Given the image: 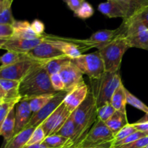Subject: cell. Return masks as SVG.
I'll use <instances>...</instances> for the list:
<instances>
[{
	"label": "cell",
	"mask_w": 148,
	"mask_h": 148,
	"mask_svg": "<svg viewBox=\"0 0 148 148\" xmlns=\"http://www.w3.org/2000/svg\"><path fill=\"white\" fill-rule=\"evenodd\" d=\"M18 101H4L0 105V131H1V127L7 117V114H9L10 110L15 106L16 104L18 103Z\"/></svg>",
	"instance_id": "1f68e13d"
},
{
	"label": "cell",
	"mask_w": 148,
	"mask_h": 148,
	"mask_svg": "<svg viewBox=\"0 0 148 148\" xmlns=\"http://www.w3.org/2000/svg\"><path fill=\"white\" fill-rule=\"evenodd\" d=\"M148 146V135L139 139L130 144L124 145L114 148H145Z\"/></svg>",
	"instance_id": "f35d334b"
},
{
	"label": "cell",
	"mask_w": 148,
	"mask_h": 148,
	"mask_svg": "<svg viewBox=\"0 0 148 148\" xmlns=\"http://www.w3.org/2000/svg\"><path fill=\"white\" fill-rule=\"evenodd\" d=\"M6 98V92L5 91L3 90V88H1V86L0 85V101L4 102Z\"/></svg>",
	"instance_id": "bcb514c9"
},
{
	"label": "cell",
	"mask_w": 148,
	"mask_h": 148,
	"mask_svg": "<svg viewBox=\"0 0 148 148\" xmlns=\"http://www.w3.org/2000/svg\"><path fill=\"white\" fill-rule=\"evenodd\" d=\"M0 49H1V48H0Z\"/></svg>",
	"instance_id": "9f6ffc18"
},
{
	"label": "cell",
	"mask_w": 148,
	"mask_h": 148,
	"mask_svg": "<svg viewBox=\"0 0 148 148\" xmlns=\"http://www.w3.org/2000/svg\"><path fill=\"white\" fill-rule=\"evenodd\" d=\"M130 18L140 22L148 28V6L140 8Z\"/></svg>",
	"instance_id": "e575fe53"
},
{
	"label": "cell",
	"mask_w": 148,
	"mask_h": 148,
	"mask_svg": "<svg viewBox=\"0 0 148 148\" xmlns=\"http://www.w3.org/2000/svg\"><path fill=\"white\" fill-rule=\"evenodd\" d=\"M97 111L98 107L95 98L92 92L90 90L82 103L72 113L77 127L76 146L85 137L87 133L98 119Z\"/></svg>",
	"instance_id": "7a4b0ae2"
},
{
	"label": "cell",
	"mask_w": 148,
	"mask_h": 148,
	"mask_svg": "<svg viewBox=\"0 0 148 148\" xmlns=\"http://www.w3.org/2000/svg\"><path fill=\"white\" fill-rule=\"evenodd\" d=\"M50 80L53 89L56 92L64 90V84L63 80H62L59 73L50 75Z\"/></svg>",
	"instance_id": "8d00e7d4"
},
{
	"label": "cell",
	"mask_w": 148,
	"mask_h": 148,
	"mask_svg": "<svg viewBox=\"0 0 148 148\" xmlns=\"http://www.w3.org/2000/svg\"><path fill=\"white\" fill-rule=\"evenodd\" d=\"M71 62H72V59H69L67 56H64L49 61L45 64L44 66L49 75H51L53 74L59 73L65 66L69 64Z\"/></svg>",
	"instance_id": "d4e9b609"
},
{
	"label": "cell",
	"mask_w": 148,
	"mask_h": 148,
	"mask_svg": "<svg viewBox=\"0 0 148 148\" xmlns=\"http://www.w3.org/2000/svg\"><path fill=\"white\" fill-rule=\"evenodd\" d=\"M28 59H30V57L27 55V53L7 51V53L0 56V63L1 64V66H8Z\"/></svg>",
	"instance_id": "484cf974"
},
{
	"label": "cell",
	"mask_w": 148,
	"mask_h": 148,
	"mask_svg": "<svg viewBox=\"0 0 148 148\" xmlns=\"http://www.w3.org/2000/svg\"><path fill=\"white\" fill-rule=\"evenodd\" d=\"M33 113L28 101H20L15 105V129L14 136L24 130L31 119Z\"/></svg>",
	"instance_id": "ac0fdd59"
},
{
	"label": "cell",
	"mask_w": 148,
	"mask_h": 148,
	"mask_svg": "<svg viewBox=\"0 0 148 148\" xmlns=\"http://www.w3.org/2000/svg\"><path fill=\"white\" fill-rule=\"evenodd\" d=\"M72 62L83 75H88L90 79H98L105 72L103 62L98 51L82 54L76 59H72Z\"/></svg>",
	"instance_id": "52a82bcc"
},
{
	"label": "cell",
	"mask_w": 148,
	"mask_h": 148,
	"mask_svg": "<svg viewBox=\"0 0 148 148\" xmlns=\"http://www.w3.org/2000/svg\"><path fill=\"white\" fill-rule=\"evenodd\" d=\"M55 94H47V95H40V96L33 98V99L29 100L28 102L33 114L38 112L43 107H44L52 99Z\"/></svg>",
	"instance_id": "83f0119b"
},
{
	"label": "cell",
	"mask_w": 148,
	"mask_h": 148,
	"mask_svg": "<svg viewBox=\"0 0 148 148\" xmlns=\"http://www.w3.org/2000/svg\"><path fill=\"white\" fill-rule=\"evenodd\" d=\"M145 136H147V134L146 133L141 131H137L133 133V134H130L127 138L124 139V140H121L119 142H117V143H114V147L124 145L130 144V143H133V142L136 141V140H139V139L142 138V137H145Z\"/></svg>",
	"instance_id": "d590c367"
},
{
	"label": "cell",
	"mask_w": 148,
	"mask_h": 148,
	"mask_svg": "<svg viewBox=\"0 0 148 148\" xmlns=\"http://www.w3.org/2000/svg\"><path fill=\"white\" fill-rule=\"evenodd\" d=\"M129 49H130V46L125 33H123L103 48L98 50L103 62L105 72H119L123 56Z\"/></svg>",
	"instance_id": "277c9868"
},
{
	"label": "cell",
	"mask_w": 148,
	"mask_h": 148,
	"mask_svg": "<svg viewBox=\"0 0 148 148\" xmlns=\"http://www.w3.org/2000/svg\"><path fill=\"white\" fill-rule=\"evenodd\" d=\"M72 113L68 111L64 102L40 124L46 136L55 134L62 128Z\"/></svg>",
	"instance_id": "7c38bea8"
},
{
	"label": "cell",
	"mask_w": 148,
	"mask_h": 148,
	"mask_svg": "<svg viewBox=\"0 0 148 148\" xmlns=\"http://www.w3.org/2000/svg\"><path fill=\"white\" fill-rule=\"evenodd\" d=\"M126 27L125 36L130 48L148 51V28L137 20L129 18L123 20Z\"/></svg>",
	"instance_id": "ba28073f"
},
{
	"label": "cell",
	"mask_w": 148,
	"mask_h": 148,
	"mask_svg": "<svg viewBox=\"0 0 148 148\" xmlns=\"http://www.w3.org/2000/svg\"><path fill=\"white\" fill-rule=\"evenodd\" d=\"M133 124L137 131L143 132L148 135V123H134Z\"/></svg>",
	"instance_id": "7bdbcfd3"
},
{
	"label": "cell",
	"mask_w": 148,
	"mask_h": 148,
	"mask_svg": "<svg viewBox=\"0 0 148 148\" xmlns=\"http://www.w3.org/2000/svg\"><path fill=\"white\" fill-rule=\"evenodd\" d=\"M7 40H8V39H0V48H1V47L3 46V45L7 42Z\"/></svg>",
	"instance_id": "f907efd6"
},
{
	"label": "cell",
	"mask_w": 148,
	"mask_h": 148,
	"mask_svg": "<svg viewBox=\"0 0 148 148\" xmlns=\"http://www.w3.org/2000/svg\"><path fill=\"white\" fill-rule=\"evenodd\" d=\"M94 12L95 10L93 7L89 2L85 1L76 11L74 12V15L82 20H87L92 17Z\"/></svg>",
	"instance_id": "f1b7e54d"
},
{
	"label": "cell",
	"mask_w": 148,
	"mask_h": 148,
	"mask_svg": "<svg viewBox=\"0 0 148 148\" xmlns=\"http://www.w3.org/2000/svg\"><path fill=\"white\" fill-rule=\"evenodd\" d=\"M46 62H41L33 66L20 80L19 95L20 101H29L38 96L55 94L50 80V75L45 68Z\"/></svg>",
	"instance_id": "6da1fadb"
},
{
	"label": "cell",
	"mask_w": 148,
	"mask_h": 148,
	"mask_svg": "<svg viewBox=\"0 0 148 148\" xmlns=\"http://www.w3.org/2000/svg\"><path fill=\"white\" fill-rule=\"evenodd\" d=\"M116 109L111 103H107L98 108V118L106 122L113 114L115 113Z\"/></svg>",
	"instance_id": "4dcf8cb0"
},
{
	"label": "cell",
	"mask_w": 148,
	"mask_h": 148,
	"mask_svg": "<svg viewBox=\"0 0 148 148\" xmlns=\"http://www.w3.org/2000/svg\"><path fill=\"white\" fill-rule=\"evenodd\" d=\"M23 148H49V147H47L46 145H44L43 143H40V144H34V145H25Z\"/></svg>",
	"instance_id": "f6af8a7d"
},
{
	"label": "cell",
	"mask_w": 148,
	"mask_h": 148,
	"mask_svg": "<svg viewBox=\"0 0 148 148\" xmlns=\"http://www.w3.org/2000/svg\"><path fill=\"white\" fill-rule=\"evenodd\" d=\"M145 148H148V146H147V147H145Z\"/></svg>",
	"instance_id": "db71d44e"
},
{
	"label": "cell",
	"mask_w": 148,
	"mask_h": 148,
	"mask_svg": "<svg viewBox=\"0 0 148 148\" xmlns=\"http://www.w3.org/2000/svg\"><path fill=\"white\" fill-rule=\"evenodd\" d=\"M137 131V130L134 127V124H128L125 127H123L117 134L114 135V143H117V142H119L121 140H124V139L127 138L130 134H133V133Z\"/></svg>",
	"instance_id": "d6a6232c"
},
{
	"label": "cell",
	"mask_w": 148,
	"mask_h": 148,
	"mask_svg": "<svg viewBox=\"0 0 148 148\" xmlns=\"http://www.w3.org/2000/svg\"><path fill=\"white\" fill-rule=\"evenodd\" d=\"M35 127L25 128L20 132L14 135L11 140L7 143L5 141L6 148H23L27 145L32 134L34 132Z\"/></svg>",
	"instance_id": "44dd1931"
},
{
	"label": "cell",
	"mask_w": 148,
	"mask_h": 148,
	"mask_svg": "<svg viewBox=\"0 0 148 148\" xmlns=\"http://www.w3.org/2000/svg\"><path fill=\"white\" fill-rule=\"evenodd\" d=\"M68 142L67 138L55 134L47 136L42 143L49 148H66Z\"/></svg>",
	"instance_id": "4316f807"
},
{
	"label": "cell",
	"mask_w": 148,
	"mask_h": 148,
	"mask_svg": "<svg viewBox=\"0 0 148 148\" xmlns=\"http://www.w3.org/2000/svg\"><path fill=\"white\" fill-rule=\"evenodd\" d=\"M12 27L13 36L11 38L31 40L42 37L34 33L31 27V24L26 20H15Z\"/></svg>",
	"instance_id": "d6986e66"
},
{
	"label": "cell",
	"mask_w": 148,
	"mask_h": 148,
	"mask_svg": "<svg viewBox=\"0 0 148 148\" xmlns=\"http://www.w3.org/2000/svg\"><path fill=\"white\" fill-rule=\"evenodd\" d=\"M1 1H2V0H0V3H1Z\"/></svg>",
	"instance_id": "11a10c76"
},
{
	"label": "cell",
	"mask_w": 148,
	"mask_h": 148,
	"mask_svg": "<svg viewBox=\"0 0 148 148\" xmlns=\"http://www.w3.org/2000/svg\"><path fill=\"white\" fill-rule=\"evenodd\" d=\"M142 7L148 6V0H138Z\"/></svg>",
	"instance_id": "c3c4849f"
},
{
	"label": "cell",
	"mask_w": 148,
	"mask_h": 148,
	"mask_svg": "<svg viewBox=\"0 0 148 148\" xmlns=\"http://www.w3.org/2000/svg\"><path fill=\"white\" fill-rule=\"evenodd\" d=\"M114 1L127 3V4L133 6V7H134V8L137 9V10H139L140 8H142L141 5H140V2H139L138 0H114Z\"/></svg>",
	"instance_id": "ee69618b"
},
{
	"label": "cell",
	"mask_w": 148,
	"mask_h": 148,
	"mask_svg": "<svg viewBox=\"0 0 148 148\" xmlns=\"http://www.w3.org/2000/svg\"><path fill=\"white\" fill-rule=\"evenodd\" d=\"M5 141H4V143H3V145H1V148H6L5 147Z\"/></svg>",
	"instance_id": "816d5d0a"
},
{
	"label": "cell",
	"mask_w": 148,
	"mask_h": 148,
	"mask_svg": "<svg viewBox=\"0 0 148 148\" xmlns=\"http://www.w3.org/2000/svg\"><path fill=\"white\" fill-rule=\"evenodd\" d=\"M20 83V81L0 79V85L6 92V98L4 101H20V95H19Z\"/></svg>",
	"instance_id": "7402d4cb"
},
{
	"label": "cell",
	"mask_w": 148,
	"mask_h": 148,
	"mask_svg": "<svg viewBox=\"0 0 148 148\" xmlns=\"http://www.w3.org/2000/svg\"><path fill=\"white\" fill-rule=\"evenodd\" d=\"M89 91L88 86L85 82H84L68 92L64 101V103L65 104L68 111L72 113L78 108L87 98Z\"/></svg>",
	"instance_id": "e0dca14e"
},
{
	"label": "cell",
	"mask_w": 148,
	"mask_h": 148,
	"mask_svg": "<svg viewBox=\"0 0 148 148\" xmlns=\"http://www.w3.org/2000/svg\"><path fill=\"white\" fill-rule=\"evenodd\" d=\"M12 13L11 7L0 13V25H12L15 21Z\"/></svg>",
	"instance_id": "74e56055"
},
{
	"label": "cell",
	"mask_w": 148,
	"mask_h": 148,
	"mask_svg": "<svg viewBox=\"0 0 148 148\" xmlns=\"http://www.w3.org/2000/svg\"><path fill=\"white\" fill-rule=\"evenodd\" d=\"M3 103V101H0V105H1V103Z\"/></svg>",
	"instance_id": "f5cc1de1"
},
{
	"label": "cell",
	"mask_w": 148,
	"mask_h": 148,
	"mask_svg": "<svg viewBox=\"0 0 148 148\" xmlns=\"http://www.w3.org/2000/svg\"><path fill=\"white\" fill-rule=\"evenodd\" d=\"M67 93V91L65 90L56 92L52 99L44 107L32 115L31 119L25 128H29V127L36 128L39 127L64 102Z\"/></svg>",
	"instance_id": "8fae6325"
},
{
	"label": "cell",
	"mask_w": 148,
	"mask_h": 148,
	"mask_svg": "<svg viewBox=\"0 0 148 148\" xmlns=\"http://www.w3.org/2000/svg\"><path fill=\"white\" fill-rule=\"evenodd\" d=\"M41 62H44L30 58L8 66H0V79L20 81L33 66Z\"/></svg>",
	"instance_id": "30bf717a"
},
{
	"label": "cell",
	"mask_w": 148,
	"mask_h": 148,
	"mask_svg": "<svg viewBox=\"0 0 148 148\" xmlns=\"http://www.w3.org/2000/svg\"><path fill=\"white\" fill-rule=\"evenodd\" d=\"M45 38L53 46L58 48L65 56L71 59L79 57L82 54V52L85 51V48L81 45L65 41V40H62L60 37L45 34Z\"/></svg>",
	"instance_id": "9a60e30c"
},
{
	"label": "cell",
	"mask_w": 148,
	"mask_h": 148,
	"mask_svg": "<svg viewBox=\"0 0 148 148\" xmlns=\"http://www.w3.org/2000/svg\"><path fill=\"white\" fill-rule=\"evenodd\" d=\"M59 75L64 84V90L68 92L85 82L83 80V74L72 62L65 66L59 72Z\"/></svg>",
	"instance_id": "5bb4252c"
},
{
	"label": "cell",
	"mask_w": 148,
	"mask_h": 148,
	"mask_svg": "<svg viewBox=\"0 0 148 148\" xmlns=\"http://www.w3.org/2000/svg\"><path fill=\"white\" fill-rule=\"evenodd\" d=\"M105 123L114 135L129 124L127 114L119 111H116Z\"/></svg>",
	"instance_id": "603a6c76"
},
{
	"label": "cell",
	"mask_w": 148,
	"mask_h": 148,
	"mask_svg": "<svg viewBox=\"0 0 148 148\" xmlns=\"http://www.w3.org/2000/svg\"><path fill=\"white\" fill-rule=\"evenodd\" d=\"M27 55L31 59L44 62L65 56L58 48L45 38V35L43 41L32 49Z\"/></svg>",
	"instance_id": "4fadbf2b"
},
{
	"label": "cell",
	"mask_w": 148,
	"mask_h": 148,
	"mask_svg": "<svg viewBox=\"0 0 148 148\" xmlns=\"http://www.w3.org/2000/svg\"><path fill=\"white\" fill-rule=\"evenodd\" d=\"M15 129V106L13 107L7 114L0 131V136L4 137V140L8 143L14 137Z\"/></svg>",
	"instance_id": "ffe728a7"
},
{
	"label": "cell",
	"mask_w": 148,
	"mask_h": 148,
	"mask_svg": "<svg viewBox=\"0 0 148 148\" xmlns=\"http://www.w3.org/2000/svg\"><path fill=\"white\" fill-rule=\"evenodd\" d=\"M125 91V87L124 86L123 83H121L114 92L110 103L115 108L116 111H119L124 114H127L126 105L127 103Z\"/></svg>",
	"instance_id": "cb8c5ba5"
},
{
	"label": "cell",
	"mask_w": 148,
	"mask_h": 148,
	"mask_svg": "<svg viewBox=\"0 0 148 148\" xmlns=\"http://www.w3.org/2000/svg\"><path fill=\"white\" fill-rule=\"evenodd\" d=\"M91 92L98 108L111 103L116 90L122 83L119 71L116 72H105L101 77L90 79Z\"/></svg>",
	"instance_id": "3957f363"
},
{
	"label": "cell",
	"mask_w": 148,
	"mask_h": 148,
	"mask_svg": "<svg viewBox=\"0 0 148 148\" xmlns=\"http://www.w3.org/2000/svg\"><path fill=\"white\" fill-rule=\"evenodd\" d=\"M126 27L123 24L119 28L116 30H100L92 34L90 37L84 40L79 39L66 38H61L62 40L71 43H76L81 45L85 49V50L91 49V48H96L98 50H100L107 44L115 39L119 35L125 33Z\"/></svg>",
	"instance_id": "8992f818"
},
{
	"label": "cell",
	"mask_w": 148,
	"mask_h": 148,
	"mask_svg": "<svg viewBox=\"0 0 148 148\" xmlns=\"http://www.w3.org/2000/svg\"><path fill=\"white\" fill-rule=\"evenodd\" d=\"M13 36L12 25H0V39H10Z\"/></svg>",
	"instance_id": "ab89813d"
},
{
	"label": "cell",
	"mask_w": 148,
	"mask_h": 148,
	"mask_svg": "<svg viewBox=\"0 0 148 148\" xmlns=\"http://www.w3.org/2000/svg\"><path fill=\"white\" fill-rule=\"evenodd\" d=\"M136 123H148V113L145 114V115L143 117V118L140 119V120L137 121Z\"/></svg>",
	"instance_id": "7dc6e473"
},
{
	"label": "cell",
	"mask_w": 148,
	"mask_h": 148,
	"mask_svg": "<svg viewBox=\"0 0 148 148\" xmlns=\"http://www.w3.org/2000/svg\"><path fill=\"white\" fill-rule=\"evenodd\" d=\"M44 35L38 38L31 40L10 38L3 45L1 49L7 50V51L17 52L20 53H28L32 49L43 41Z\"/></svg>",
	"instance_id": "2e32d148"
},
{
	"label": "cell",
	"mask_w": 148,
	"mask_h": 148,
	"mask_svg": "<svg viewBox=\"0 0 148 148\" xmlns=\"http://www.w3.org/2000/svg\"><path fill=\"white\" fill-rule=\"evenodd\" d=\"M85 0H63L64 2L72 11L75 12Z\"/></svg>",
	"instance_id": "b9f144b4"
},
{
	"label": "cell",
	"mask_w": 148,
	"mask_h": 148,
	"mask_svg": "<svg viewBox=\"0 0 148 148\" xmlns=\"http://www.w3.org/2000/svg\"><path fill=\"white\" fill-rule=\"evenodd\" d=\"M114 134L102 120L98 119L85 137L75 148H88L98 146H114Z\"/></svg>",
	"instance_id": "5b68a950"
},
{
	"label": "cell",
	"mask_w": 148,
	"mask_h": 148,
	"mask_svg": "<svg viewBox=\"0 0 148 148\" xmlns=\"http://www.w3.org/2000/svg\"><path fill=\"white\" fill-rule=\"evenodd\" d=\"M126 98H127V103L130 105L132 106L134 108L143 111L145 114L148 113V106L145 105L143 101H140L139 98L134 96L133 94H132L128 90L126 89Z\"/></svg>",
	"instance_id": "f546056e"
},
{
	"label": "cell",
	"mask_w": 148,
	"mask_h": 148,
	"mask_svg": "<svg viewBox=\"0 0 148 148\" xmlns=\"http://www.w3.org/2000/svg\"><path fill=\"white\" fill-rule=\"evenodd\" d=\"M88 148H114L112 145H105V146H98V147H88Z\"/></svg>",
	"instance_id": "681fc988"
},
{
	"label": "cell",
	"mask_w": 148,
	"mask_h": 148,
	"mask_svg": "<svg viewBox=\"0 0 148 148\" xmlns=\"http://www.w3.org/2000/svg\"><path fill=\"white\" fill-rule=\"evenodd\" d=\"M31 24V27L34 33L38 36H43L45 34V25L42 21L40 20H34Z\"/></svg>",
	"instance_id": "60d3db41"
},
{
	"label": "cell",
	"mask_w": 148,
	"mask_h": 148,
	"mask_svg": "<svg viewBox=\"0 0 148 148\" xmlns=\"http://www.w3.org/2000/svg\"><path fill=\"white\" fill-rule=\"evenodd\" d=\"M46 137V134H45L44 131L42 129L40 126L36 127L35 129L34 132L32 134L31 137H30V140L27 142L26 145H34V144H40L43 142L45 138Z\"/></svg>",
	"instance_id": "836d02e7"
},
{
	"label": "cell",
	"mask_w": 148,
	"mask_h": 148,
	"mask_svg": "<svg viewBox=\"0 0 148 148\" xmlns=\"http://www.w3.org/2000/svg\"><path fill=\"white\" fill-rule=\"evenodd\" d=\"M98 10L100 12L109 18L120 17L123 20L131 17L137 11V9L127 3L114 0H107L105 2L101 3L98 5Z\"/></svg>",
	"instance_id": "9c48e42d"
}]
</instances>
